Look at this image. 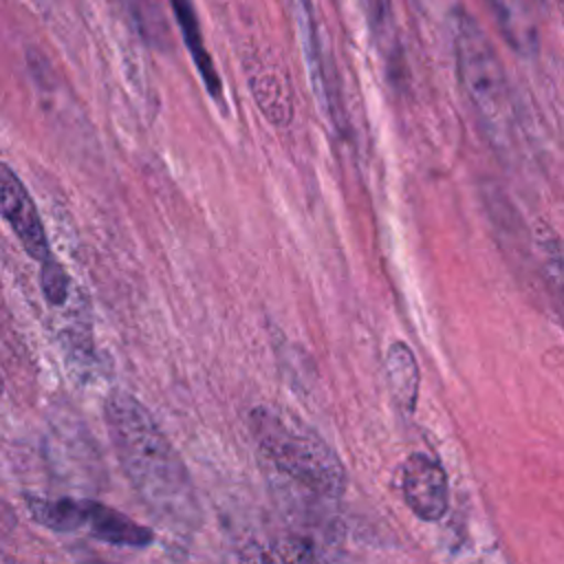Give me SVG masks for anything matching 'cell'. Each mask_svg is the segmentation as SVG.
I'll use <instances>...</instances> for the list:
<instances>
[{
  "instance_id": "6da1fadb",
  "label": "cell",
  "mask_w": 564,
  "mask_h": 564,
  "mask_svg": "<svg viewBox=\"0 0 564 564\" xmlns=\"http://www.w3.org/2000/svg\"><path fill=\"white\" fill-rule=\"evenodd\" d=\"M104 416L119 463L148 509L178 529H194L200 509L192 478L150 410L128 392H110Z\"/></svg>"
},
{
  "instance_id": "7a4b0ae2",
  "label": "cell",
  "mask_w": 564,
  "mask_h": 564,
  "mask_svg": "<svg viewBox=\"0 0 564 564\" xmlns=\"http://www.w3.org/2000/svg\"><path fill=\"white\" fill-rule=\"evenodd\" d=\"M249 430L264 458L286 478L317 496H339L344 467L330 445L293 414L258 405L249 412Z\"/></svg>"
},
{
  "instance_id": "3957f363",
  "label": "cell",
  "mask_w": 564,
  "mask_h": 564,
  "mask_svg": "<svg viewBox=\"0 0 564 564\" xmlns=\"http://www.w3.org/2000/svg\"><path fill=\"white\" fill-rule=\"evenodd\" d=\"M452 33L463 90L482 126L494 137L505 139L511 130L513 108L502 62L482 26L467 11L454 13Z\"/></svg>"
},
{
  "instance_id": "277c9868",
  "label": "cell",
  "mask_w": 564,
  "mask_h": 564,
  "mask_svg": "<svg viewBox=\"0 0 564 564\" xmlns=\"http://www.w3.org/2000/svg\"><path fill=\"white\" fill-rule=\"evenodd\" d=\"M0 209L9 227L13 229L15 238L20 240L22 249L35 262L44 264L53 258L40 212L24 183L7 163H2L0 167Z\"/></svg>"
},
{
  "instance_id": "5b68a950",
  "label": "cell",
  "mask_w": 564,
  "mask_h": 564,
  "mask_svg": "<svg viewBox=\"0 0 564 564\" xmlns=\"http://www.w3.org/2000/svg\"><path fill=\"white\" fill-rule=\"evenodd\" d=\"M401 489L405 505L421 520L434 522L447 511L449 487L445 469L427 454L414 452L405 458L401 469Z\"/></svg>"
},
{
  "instance_id": "8992f818",
  "label": "cell",
  "mask_w": 564,
  "mask_h": 564,
  "mask_svg": "<svg viewBox=\"0 0 564 564\" xmlns=\"http://www.w3.org/2000/svg\"><path fill=\"white\" fill-rule=\"evenodd\" d=\"M95 538L119 544V546H145L152 542V531L148 527L137 524L128 516L104 507L95 500H86L84 509V527Z\"/></svg>"
},
{
  "instance_id": "52a82bcc",
  "label": "cell",
  "mask_w": 564,
  "mask_h": 564,
  "mask_svg": "<svg viewBox=\"0 0 564 564\" xmlns=\"http://www.w3.org/2000/svg\"><path fill=\"white\" fill-rule=\"evenodd\" d=\"M386 379L390 397L403 412H414L421 388V372L412 348L405 341H392L386 350Z\"/></svg>"
},
{
  "instance_id": "ba28073f",
  "label": "cell",
  "mask_w": 564,
  "mask_h": 564,
  "mask_svg": "<svg viewBox=\"0 0 564 564\" xmlns=\"http://www.w3.org/2000/svg\"><path fill=\"white\" fill-rule=\"evenodd\" d=\"M172 11L176 15V24L183 33V42L185 46L189 48V55L194 59V66L200 75V79L205 82L209 95H214L216 99H220L223 95V82H220V75L214 66V59L212 55L207 53L205 48V42H203V33H200V24H198V18H196V11L189 2H183V0H176L172 2Z\"/></svg>"
},
{
  "instance_id": "9c48e42d",
  "label": "cell",
  "mask_w": 564,
  "mask_h": 564,
  "mask_svg": "<svg viewBox=\"0 0 564 564\" xmlns=\"http://www.w3.org/2000/svg\"><path fill=\"white\" fill-rule=\"evenodd\" d=\"M491 9L507 42L522 55L535 53L540 40L535 7L524 2H494Z\"/></svg>"
},
{
  "instance_id": "30bf717a",
  "label": "cell",
  "mask_w": 564,
  "mask_h": 564,
  "mask_svg": "<svg viewBox=\"0 0 564 564\" xmlns=\"http://www.w3.org/2000/svg\"><path fill=\"white\" fill-rule=\"evenodd\" d=\"M251 95L273 126H289L293 119V101L289 86L275 73H253L249 77Z\"/></svg>"
},
{
  "instance_id": "8fae6325",
  "label": "cell",
  "mask_w": 564,
  "mask_h": 564,
  "mask_svg": "<svg viewBox=\"0 0 564 564\" xmlns=\"http://www.w3.org/2000/svg\"><path fill=\"white\" fill-rule=\"evenodd\" d=\"M242 564H317L315 555L304 542L273 540L264 544H249L242 555Z\"/></svg>"
},
{
  "instance_id": "7c38bea8",
  "label": "cell",
  "mask_w": 564,
  "mask_h": 564,
  "mask_svg": "<svg viewBox=\"0 0 564 564\" xmlns=\"http://www.w3.org/2000/svg\"><path fill=\"white\" fill-rule=\"evenodd\" d=\"M40 289L51 306L66 304L70 295V278L55 256L40 264Z\"/></svg>"
},
{
  "instance_id": "4fadbf2b",
  "label": "cell",
  "mask_w": 564,
  "mask_h": 564,
  "mask_svg": "<svg viewBox=\"0 0 564 564\" xmlns=\"http://www.w3.org/2000/svg\"><path fill=\"white\" fill-rule=\"evenodd\" d=\"M542 275H544L546 291L555 304V311L560 313V319L564 324V256L549 253L542 264Z\"/></svg>"
},
{
  "instance_id": "5bb4252c",
  "label": "cell",
  "mask_w": 564,
  "mask_h": 564,
  "mask_svg": "<svg viewBox=\"0 0 564 564\" xmlns=\"http://www.w3.org/2000/svg\"><path fill=\"white\" fill-rule=\"evenodd\" d=\"M560 11H562V26H564V2L560 4Z\"/></svg>"
}]
</instances>
